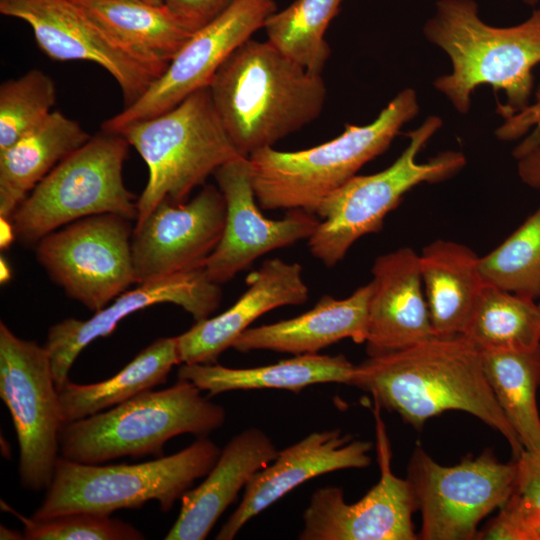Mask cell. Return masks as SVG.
I'll return each mask as SVG.
<instances>
[{
	"label": "cell",
	"instance_id": "1",
	"mask_svg": "<svg viewBox=\"0 0 540 540\" xmlns=\"http://www.w3.org/2000/svg\"><path fill=\"white\" fill-rule=\"evenodd\" d=\"M349 385L369 393L375 405L398 413L416 429L445 411L459 410L503 435L514 459L525 450L489 386L480 351L463 335L434 336L371 356L355 365Z\"/></svg>",
	"mask_w": 540,
	"mask_h": 540
},
{
	"label": "cell",
	"instance_id": "2",
	"mask_svg": "<svg viewBox=\"0 0 540 540\" xmlns=\"http://www.w3.org/2000/svg\"><path fill=\"white\" fill-rule=\"evenodd\" d=\"M208 88L227 136L244 157L313 122L327 97L320 74L251 38L223 62Z\"/></svg>",
	"mask_w": 540,
	"mask_h": 540
},
{
	"label": "cell",
	"instance_id": "3",
	"mask_svg": "<svg viewBox=\"0 0 540 540\" xmlns=\"http://www.w3.org/2000/svg\"><path fill=\"white\" fill-rule=\"evenodd\" d=\"M423 31L452 62V72L434 86L458 112L469 111L471 94L481 85L505 92L506 103H497L505 119L529 105L532 69L540 63V8L518 25L494 27L480 18L474 0H439Z\"/></svg>",
	"mask_w": 540,
	"mask_h": 540
},
{
	"label": "cell",
	"instance_id": "4",
	"mask_svg": "<svg viewBox=\"0 0 540 540\" xmlns=\"http://www.w3.org/2000/svg\"><path fill=\"white\" fill-rule=\"evenodd\" d=\"M418 112L416 92L407 88L373 122L365 126L347 124L341 135L328 142L299 151L266 147L253 152L248 160L259 206L315 213L329 194L382 154Z\"/></svg>",
	"mask_w": 540,
	"mask_h": 540
},
{
	"label": "cell",
	"instance_id": "5",
	"mask_svg": "<svg viewBox=\"0 0 540 540\" xmlns=\"http://www.w3.org/2000/svg\"><path fill=\"white\" fill-rule=\"evenodd\" d=\"M226 419L224 408L201 395L188 380L147 390L112 408L66 422L59 435L60 456L85 464L122 457L163 456L173 437H207Z\"/></svg>",
	"mask_w": 540,
	"mask_h": 540
},
{
	"label": "cell",
	"instance_id": "6",
	"mask_svg": "<svg viewBox=\"0 0 540 540\" xmlns=\"http://www.w3.org/2000/svg\"><path fill=\"white\" fill-rule=\"evenodd\" d=\"M220 453L214 442L200 437L177 453L137 464H85L59 456L32 517L72 512L111 515L120 509H139L152 500L167 513L197 479L209 473Z\"/></svg>",
	"mask_w": 540,
	"mask_h": 540
},
{
	"label": "cell",
	"instance_id": "7",
	"mask_svg": "<svg viewBox=\"0 0 540 540\" xmlns=\"http://www.w3.org/2000/svg\"><path fill=\"white\" fill-rule=\"evenodd\" d=\"M121 134L148 168L146 186L137 199L139 227L163 201L185 203L191 191L225 163L241 155L227 136L208 87L174 108L132 123Z\"/></svg>",
	"mask_w": 540,
	"mask_h": 540
},
{
	"label": "cell",
	"instance_id": "8",
	"mask_svg": "<svg viewBox=\"0 0 540 540\" xmlns=\"http://www.w3.org/2000/svg\"><path fill=\"white\" fill-rule=\"evenodd\" d=\"M441 126V118L429 116L408 134V146L388 168L355 175L320 203L315 214L322 221L308 239L315 258L328 267L336 265L358 239L382 229L405 193L420 183L447 180L465 166L463 153L451 150L417 162L418 153Z\"/></svg>",
	"mask_w": 540,
	"mask_h": 540
},
{
	"label": "cell",
	"instance_id": "9",
	"mask_svg": "<svg viewBox=\"0 0 540 540\" xmlns=\"http://www.w3.org/2000/svg\"><path fill=\"white\" fill-rule=\"evenodd\" d=\"M128 147L121 134L102 131L59 162L11 216L16 239L35 244L61 226L99 214L136 220L137 200L123 180Z\"/></svg>",
	"mask_w": 540,
	"mask_h": 540
},
{
	"label": "cell",
	"instance_id": "10",
	"mask_svg": "<svg viewBox=\"0 0 540 540\" xmlns=\"http://www.w3.org/2000/svg\"><path fill=\"white\" fill-rule=\"evenodd\" d=\"M407 470L421 512L418 539L472 540L477 539L479 523L513 493L517 463H503L486 449L444 466L417 445Z\"/></svg>",
	"mask_w": 540,
	"mask_h": 540
},
{
	"label": "cell",
	"instance_id": "11",
	"mask_svg": "<svg viewBox=\"0 0 540 540\" xmlns=\"http://www.w3.org/2000/svg\"><path fill=\"white\" fill-rule=\"evenodd\" d=\"M0 397L10 412L19 445L23 489L46 490L60 456L64 420L45 345L16 336L0 322Z\"/></svg>",
	"mask_w": 540,
	"mask_h": 540
},
{
	"label": "cell",
	"instance_id": "12",
	"mask_svg": "<svg viewBox=\"0 0 540 540\" xmlns=\"http://www.w3.org/2000/svg\"><path fill=\"white\" fill-rule=\"evenodd\" d=\"M130 221L106 213L72 222L37 243V260L69 297L95 313L135 283Z\"/></svg>",
	"mask_w": 540,
	"mask_h": 540
},
{
	"label": "cell",
	"instance_id": "13",
	"mask_svg": "<svg viewBox=\"0 0 540 540\" xmlns=\"http://www.w3.org/2000/svg\"><path fill=\"white\" fill-rule=\"evenodd\" d=\"M0 13L26 22L49 58L89 61L104 68L118 83L125 107L169 65L125 45L71 0H0Z\"/></svg>",
	"mask_w": 540,
	"mask_h": 540
},
{
	"label": "cell",
	"instance_id": "14",
	"mask_svg": "<svg viewBox=\"0 0 540 540\" xmlns=\"http://www.w3.org/2000/svg\"><path fill=\"white\" fill-rule=\"evenodd\" d=\"M275 10L274 0H232L191 35L141 97L102 123V131L118 134L126 126L160 115L208 87L223 62L263 28Z\"/></svg>",
	"mask_w": 540,
	"mask_h": 540
},
{
	"label": "cell",
	"instance_id": "15",
	"mask_svg": "<svg viewBox=\"0 0 540 540\" xmlns=\"http://www.w3.org/2000/svg\"><path fill=\"white\" fill-rule=\"evenodd\" d=\"M376 449L380 479L359 501L347 503L338 486H324L311 496L303 513L301 540H416L412 514L417 510L408 479L394 475L391 448L375 405Z\"/></svg>",
	"mask_w": 540,
	"mask_h": 540
},
{
	"label": "cell",
	"instance_id": "16",
	"mask_svg": "<svg viewBox=\"0 0 540 540\" xmlns=\"http://www.w3.org/2000/svg\"><path fill=\"white\" fill-rule=\"evenodd\" d=\"M226 201V221L215 250L203 263L208 278L225 283L275 249L309 239L320 221L315 213L290 209L279 220L266 218L256 204L248 157H238L215 172Z\"/></svg>",
	"mask_w": 540,
	"mask_h": 540
},
{
	"label": "cell",
	"instance_id": "17",
	"mask_svg": "<svg viewBox=\"0 0 540 540\" xmlns=\"http://www.w3.org/2000/svg\"><path fill=\"white\" fill-rule=\"evenodd\" d=\"M226 221V201L207 184L189 202H161L131 240L135 283L201 268L217 247Z\"/></svg>",
	"mask_w": 540,
	"mask_h": 540
},
{
	"label": "cell",
	"instance_id": "18",
	"mask_svg": "<svg viewBox=\"0 0 540 540\" xmlns=\"http://www.w3.org/2000/svg\"><path fill=\"white\" fill-rule=\"evenodd\" d=\"M221 296L219 284L211 281L201 267L139 283L87 320L66 318L54 324L44 345L57 388L69 380V371L81 351L95 339L110 335L129 315L152 305L170 303L200 321L217 310Z\"/></svg>",
	"mask_w": 540,
	"mask_h": 540
},
{
	"label": "cell",
	"instance_id": "19",
	"mask_svg": "<svg viewBox=\"0 0 540 540\" xmlns=\"http://www.w3.org/2000/svg\"><path fill=\"white\" fill-rule=\"evenodd\" d=\"M372 443L341 429L316 431L278 451L245 486L243 497L215 539L231 540L254 516L302 483L322 474L370 465Z\"/></svg>",
	"mask_w": 540,
	"mask_h": 540
},
{
	"label": "cell",
	"instance_id": "20",
	"mask_svg": "<svg viewBox=\"0 0 540 540\" xmlns=\"http://www.w3.org/2000/svg\"><path fill=\"white\" fill-rule=\"evenodd\" d=\"M366 351L369 357L434 337L419 254L401 247L378 256L371 269Z\"/></svg>",
	"mask_w": 540,
	"mask_h": 540
},
{
	"label": "cell",
	"instance_id": "21",
	"mask_svg": "<svg viewBox=\"0 0 540 540\" xmlns=\"http://www.w3.org/2000/svg\"><path fill=\"white\" fill-rule=\"evenodd\" d=\"M302 266L280 258L266 260L246 279L247 289L226 311L196 321L176 336L180 362L215 364L218 357L263 314L282 306L304 304L309 289Z\"/></svg>",
	"mask_w": 540,
	"mask_h": 540
},
{
	"label": "cell",
	"instance_id": "22",
	"mask_svg": "<svg viewBox=\"0 0 540 540\" xmlns=\"http://www.w3.org/2000/svg\"><path fill=\"white\" fill-rule=\"evenodd\" d=\"M278 451L258 428L245 429L231 438L204 481L181 498L180 512L165 539H206L240 490L276 458Z\"/></svg>",
	"mask_w": 540,
	"mask_h": 540
},
{
	"label": "cell",
	"instance_id": "23",
	"mask_svg": "<svg viewBox=\"0 0 540 540\" xmlns=\"http://www.w3.org/2000/svg\"><path fill=\"white\" fill-rule=\"evenodd\" d=\"M370 295V282L344 299L324 295L312 309L297 317L248 328L232 347L242 353L270 350L303 355L316 354L347 338L363 344Z\"/></svg>",
	"mask_w": 540,
	"mask_h": 540
},
{
	"label": "cell",
	"instance_id": "24",
	"mask_svg": "<svg viewBox=\"0 0 540 540\" xmlns=\"http://www.w3.org/2000/svg\"><path fill=\"white\" fill-rule=\"evenodd\" d=\"M480 257L461 243L436 239L419 254L420 272L434 335H462L486 285Z\"/></svg>",
	"mask_w": 540,
	"mask_h": 540
},
{
	"label": "cell",
	"instance_id": "25",
	"mask_svg": "<svg viewBox=\"0 0 540 540\" xmlns=\"http://www.w3.org/2000/svg\"><path fill=\"white\" fill-rule=\"evenodd\" d=\"M355 370L343 354L295 355L278 363L251 367L229 368L218 364H182L178 379L188 380L209 396L251 389H284L299 393L304 388L323 383L349 385Z\"/></svg>",
	"mask_w": 540,
	"mask_h": 540
},
{
	"label": "cell",
	"instance_id": "26",
	"mask_svg": "<svg viewBox=\"0 0 540 540\" xmlns=\"http://www.w3.org/2000/svg\"><path fill=\"white\" fill-rule=\"evenodd\" d=\"M90 135L60 111L0 151V217L11 218L35 186Z\"/></svg>",
	"mask_w": 540,
	"mask_h": 540
},
{
	"label": "cell",
	"instance_id": "27",
	"mask_svg": "<svg viewBox=\"0 0 540 540\" xmlns=\"http://www.w3.org/2000/svg\"><path fill=\"white\" fill-rule=\"evenodd\" d=\"M180 363L177 337H160L107 380L92 384L66 381L58 389L64 423L102 412L166 383L172 367Z\"/></svg>",
	"mask_w": 540,
	"mask_h": 540
},
{
	"label": "cell",
	"instance_id": "28",
	"mask_svg": "<svg viewBox=\"0 0 540 540\" xmlns=\"http://www.w3.org/2000/svg\"><path fill=\"white\" fill-rule=\"evenodd\" d=\"M119 41L169 64L193 34L165 5L142 0H71Z\"/></svg>",
	"mask_w": 540,
	"mask_h": 540
},
{
	"label": "cell",
	"instance_id": "29",
	"mask_svg": "<svg viewBox=\"0 0 540 540\" xmlns=\"http://www.w3.org/2000/svg\"><path fill=\"white\" fill-rule=\"evenodd\" d=\"M489 386L523 448L540 449V344L480 351Z\"/></svg>",
	"mask_w": 540,
	"mask_h": 540
},
{
	"label": "cell",
	"instance_id": "30",
	"mask_svg": "<svg viewBox=\"0 0 540 540\" xmlns=\"http://www.w3.org/2000/svg\"><path fill=\"white\" fill-rule=\"evenodd\" d=\"M462 335L479 351L538 345V303L486 283Z\"/></svg>",
	"mask_w": 540,
	"mask_h": 540
},
{
	"label": "cell",
	"instance_id": "31",
	"mask_svg": "<svg viewBox=\"0 0 540 540\" xmlns=\"http://www.w3.org/2000/svg\"><path fill=\"white\" fill-rule=\"evenodd\" d=\"M342 0H295L272 13L264 27L267 41L308 71L320 74L330 55L325 40Z\"/></svg>",
	"mask_w": 540,
	"mask_h": 540
},
{
	"label": "cell",
	"instance_id": "32",
	"mask_svg": "<svg viewBox=\"0 0 540 540\" xmlns=\"http://www.w3.org/2000/svg\"><path fill=\"white\" fill-rule=\"evenodd\" d=\"M479 268L487 284L540 298V205L500 245L480 257Z\"/></svg>",
	"mask_w": 540,
	"mask_h": 540
},
{
	"label": "cell",
	"instance_id": "33",
	"mask_svg": "<svg viewBox=\"0 0 540 540\" xmlns=\"http://www.w3.org/2000/svg\"><path fill=\"white\" fill-rule=\"evenodd\" d=\"M56 86L39 69L10 79L0 87V151L41 125L53 112Z\"/></svg>",
	"mask_w": 540,
	"mask_h": 540
},
{
	"label": "cell",
	"instance_id": "34",
	"mask_svg": "<svg viewBox=\"0 0 540 540\" xmlns=\"http://www.w3.org/2000/svg\"><path fill=\"white\" fill-rule=\"evenodd\" d=\"M513 493L477 539L540 540V449L518 458Z\"/></svg>",
	"mask_w": 540,
	"mask_h": 540
},
{
	"label": "cell",
	"instance_id": "35",
	"mask_svg": "<svg viewBox=\"0 0 540 540\" xmlns=\"http://www.w3.org/2000/svg\"><path fill=\"white\" fill-rule=\"evenodd\" d=\"M2 509L16 515L24 525L26 540H142L136 527L111 515L72 512L44 519L26 518L1 501Z\"/></svg>",
	"mask_w": 540,
	"mask_h": 540
},
{
	"label": "cell",
	"instance_id": "36",
	"mask_svg": "<svg viewBox=\"0 0 540 540\" xmlns=\"http://www.w3.org/2000/svg\"><path fill=\"white\" fill-rule=\"evenodd\" d=\"M536 99L534 104L528 105L522 111L506 118L505 123L495 132L499 139L510 141L521 137L535 126L533 133L514 149L515 159L540 145V86L536 93Z\"/></svg>",
	"mask_w": 540,
	"mask_h": 540
},
{
	"label": "cell",
	"instance_id": "37",
	"mask_svg": "<svg viewBox=\"0 0 540 540\" xmlns=\"http://www.w3.org/2000/svg\"><path fill=\"white\" fill-rule=\"evenodd\" d=\"M232 0H165V5L190 32L194 33L219 15Z\"/></svg>",
	"mask_w": 540,
	"mask_h": 540
},
{
	"label": "cell",
	"instance_id": "38",
	"mask_svg": "<svg viewBox=\"0 0 540 540\" xmlns=\"http://www.w3.org/2000/svg\"><path fill=\"white\" fill-rule=\"evenodd\" d=\"M517 172L527 186L540 189V145L517 159Z\"/></svg>",
	"mask_w": 540,
	"mask_h": 540
},
{
	"label": "cell",
	"instance_id": "39",
	"mask_svg": "<svg viewBox=\"0 0 540 540\" xmlns=\"http://www.w3.org/2000/svg\"><path fill=\"white\" fill-rule=\"evenodd\" d=\"M15 239L16 233L11 219L0 217V248H9Z\"/></svg>",
	"mask_w": 540,
	"mask_h": 540
},
{
	"label": "cell",
	"instance_id": "40",
	"mask_svg": "<svg viewBox=\"0 0 540 540\" xmlns=\"http://www.w3.org/2000/svg\"><path fill=\"white\" fill-rule=\"evenodd\" d=\"M0 539L1 540H19L24 539V534H21L20 532L8 528L6 526L1 525L0 526Z\"/></svg>",
	"mask_w": 540,
	"mask_h": 540
},
{
	"label": "cell",
	"instance_id": "41",
	"mask_svg": "<svg viewBox=\"0 0 540 540\" xmlns=\"http://www.w3.org/2000/svg\"><path fill=\"white\" fill-rule=\"evenodd\" d=\"M12 271L7 260L1 256L0 258V281L5 284L11 279Z\"/></svg>",
	"mask_w": 540,
	"mask_h": 540
},
{
	"label": "cell",
	"instance_id": "42",
	"mask_svg": "<svg viewBox=\"0 0 540 540\" xmlns=\"http://www.w3.org/2000/svg\"><path fill=\"white\" fill-rule=\"evenodd\" d=\"M142 1H145L150 4H155V5H162L165 3V0H142Z\"/></svg>",
	"mask_w": 540,
	"mask_h": 540
},
{
	"label": "cell",
	"instance_id": "43",
	"mask_svg": "<svg viewBox=\"0 0 540 540\" xmlns=\"http://www.w3.org/2000/svg\"><path fill=\"white\" fill-rule=\"evenodd\" d=\"M527 5L534 6L539 0H523Z\"/></svg>",
	"mask_w": 540,
	"mask_h": 540
},
{
	"label": "cell",
	"instance_id": "44",
	"mask_svg": "<svg viewBox=\"0 0 540 540\" xmlns=\"http://www.w3.org/2000/svg\"><path fill=\"white\" fill-rule=\"evenodd\" d=\"M539 309H540V302L538 303Z\"/></svg>",
	"mask_w": 540,
	"mask_h": 540
}]
</instances>
